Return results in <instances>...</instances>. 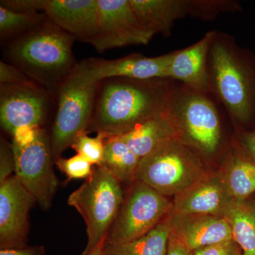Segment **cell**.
Returning a JSON list of instances; mask_svg holds the SVG:
<instances>
[{
	"mask_svg": "<svg viewBox=\"0 0 255 255\" xmlns=\"http://www.w3.org/2000/svg\"><path fill=\"white\" fill-rule=\"evenodd\" d=\"M142 26L154 34L171 35L174 23L189 16V0H129Z\"/></svg>",
	"mask_w": 255,
	"mask_h": 255,
	"instance_id": "obj_18",
	"label": "cell"
},
{
	"mask_svg": "<svg viewBox=\"0 0 255 255\" xmlns=\"http://www.w3.org/2000/svg\"><path fill=\"white\" fill-rule=\"evenodd\" d=\"M45 14L51 22L75 37L90 43L98 27V0H48Z\"/></svg>",
	"mask_w": 255,
	"mask_h": 255,
	"instance_id": "obj_14",
	"label": "cell"
},
{
	"mask_svg": "<svg viewBox=\"0 0 255 255\" xmlns=\"http://www.w3.org/2000/svg\"><path fill=\"white\" fill-rule=\"evenodd\" d=\"M98 27L90 42L98 52L148 44L155 36L137 18L129 0H98Z\"/></svg>",
	"mask_w": 255,
	"mask_h": 255,
	"instance_id": "obj_11",
	"label": "cell"
},
{
	"mask_svg": "<svg viewBox=\"0 0 255 255\" xmlns=\"http://www.w3.org/2000/svg\"><path fill=\"white\" fill-rule=\"evenodd\" d=\"M56 96L38 84H0V124L9 135L24 127L44 128Z\"/></svg>",
	"mask_w": 255,
	"mask_h": 255,
	"instance_id": "obj_10",
	"label": "cell"
},
{
	"mask_svg": "<svg viewBox=\"0 0 255 255\" xmlns=\"http://www.w3.org/2000/svg\"><path fill=\"white\" fill-rule=\"evenodd\" d=\"M222 216L229 223L233 241L243 255H255V201L233 199Z\"/></svg>",
	"mask_w": 255,
	"mask_h": 255,
	"instance_id": "obj_21",
	"label": "cell"
},
{
	"mask_svg": "<svg viewBox=\"0 0 255 255\" xmlns=\"http://www.w3.org/2000/svg\"><path fill=\"white\" fill-rule=\"evenodd\" d=\"M233 146L255 162V131L236 132Z\"/></svg>",
	"mask_w": 255,
	"mask_h": 255,
	"instance_id": "obj_32",
	"label": "cell"
},
{
	"mask_svg": "<svg viewBox=\"0 0 255 255\" xmlns=\"http://www.w3.org/2000/svg\"><path fill=\"white\" fill-rule=\"evenodd\" d=\"M48 0H1L0 7L19 13L44 12Z\"/></svg>",
	"mask_w": 255,
	"mask_h": 255,
	"instance_id": "obj_28",
	"label": "cell"
},
{
	"mask_svg": "<svg viewBox=\"0 0 255 255\" xmlns=\"http://www.w3.org/2000/svg\"><path fill=\"white\" fill-rule=\"evenodd\" d=\"M233 199L221 176L206 174L191 187L174 196L172 213L222 216Z\"/></svg>",
	"mask_w": 255,
	"mask_h": 255,
	"instance_id": "obj_15",
	"label": "cell"
},
{
	"mask_svg": "<svg viewBox=\"0 0 255 255\" xmlns=\"http://www.w3.org/2000/svg\"><path fill=\"white\" fill-rule=\"evenodd\" d=\"M173 211V204L147 184L135 181L124 199L106 239V245H119L141 237Z\"/></svg>",
	"mask_w": 255,
	"mask_h": 255,
	"instance_id": "obj_9",
	"label": "cell"
},
{
	"mask_svg": "<svg viewBox=\"0 0 255 255\" xmlns=\"http://www.w3.org/2000/svg\"><path fill=\"white\" fill-rule=\"evenodd\" d=\"M172 213L141 237L122 244L105 243V255H166L172 232Z\"/></svg>",
	"mask_w": 255,
	"mask_h": 255,
	"instance_id": "obj_22",
	"label": "cell"
},
{
	"mask_svg": "<svg viewBox=\"0 0 255 255\" xmlns=\"http://www.w3.org/2000/svg\"><path fill=\"white\" fill-rule=\"evenodd\" d=\"M208 66L211 92L227 110L236 132L255 131V53L232 35L214 30Z\"/></svg>",
	"mask_w": 255,
	"mask_h": 255,
	"instance_id": "obj_2",
	"label": "cell"
},
{
	"mask_svg": "<svg viewBox=\"0 0 255 255\" xmlns=\"http://www.w3.org/2000/svg\"><path fill=\"white\" fill-rule=\"evenodd\" d=\"M122 183L102 166H95L90 177L68 199L87 227V243L82 255H89L106 241L124 201Z\"/></svg>",
	"mask_w": 255,
	"mask_h": 255,
	"instance_id": "obj_6",
	"label": "cell"
},
{
	"mask_svg": "<svg viewBox=\"0 0 255 255\" xmlns=\"http://www.w3.org/2000/svg\"><path fill=\"white\" fill-rule=\"evenodd\" d=\"M36 201L11 175L0 183V248L14 249L26 247L30 210Z\"/></svg>",
	"mask_w": 255,
	"mask_h": 255,
	"instance_id": "obj_12",
	"label": "cell"
},
{
	"mask_svg": "<svg viewBox=\"0 0 255 255\" xmlns=\"http://www.w3.org/2000/svg\"><path fill=\"white\" fill-rule=\"evenodd\" d=\"M169 112L179 139L204 158L222 152L226 124L233 122L212 92L199 91L172 80Z\"/></svg>",
	"mask_w": 255,
	"mask_h": 255,
	"instance_id": "obj_4",
	"label": "cell"
},
{
	"mask_svg": "<svg viewBox=\"0 0 255 255\" xmlns=\"http://www.w3.org/2000/svg\"><path fill=\"white\" fill-rule=\"evenodd\" d=\"M0 255H45V249L43 246H26L22 248L1 250Z\"/></svg>",
	"mask_w": 255,
	"mask_h": 255,
	"instance_id": "obj_34",
	"label": "cell"
},
{
	"mask_svg": "<svg viewBox=\"0 0 255 255\" xmlns=\"http://www.w3.org/2000/svg\"><path fill=\"white\" fill-rule=\"evenodd\" d=\"M15 169L14 152L12 144H9L5 139L1 138L0 145V183L4 182Z\"/></svg>",
	"mask_w": 255,
	"mask_h": 255,
	"instance_id": "obj_29",
	"label": "cell"
},
{
	"mask_svg": "<svg viewBox=\"0 0 255 255\" xmlns=\"http://www.w3.org/2000/svg\"><path fill=\"white\" fill-rule=\"evenodd\" d=\"M55 165L70 179H87L93 169L92 164L82 155L77 154L68 159L59 157L55 160Z\"/></svg>",
	"mask_w": 255,
	"mask_h": 255,
	"instance_id": "obj_27",
	"label": "cell"
},
{
	"mask_svg": "<svg viewBox=\"0 0 255 255\" xmlns=\"http://www.w3.org/2000/svg\"><path fill=\"white\" fill-rule=\"evenodd\" d=\"M166 255H193V252L184 245V243L174 234L172 230L169 238L168 247H167Z\"/></svg>",
	"mask_w": 255,
	"mask_h": 255,
	"instance_id": "obj_33",
	"label": "cell"
},
{
	"mask_svg": "<svg viewBox=\"0 0 255 255\" xmlns=\"http://www.w3.org/2000/svg\"><path fill=\"white\" fill-rule=\"evenodd\" d=\"M100 83L90 76L85 60L78 63L60 85L50 133L55 160L71 147L80 134L87 132Z\"/></svg>",
	"mask_w": 255,
	"mask_h": 255,
	"instance_id": "obj_5",
	"label": "cell"
},
{
	"mask_svg": "<svg viewBox=\"0 0 255 255\" xmlns=\"http://www.w3.org/2000/svg\"><path fill=\"white\" fill-rule=\"evenodd\" d=\"M172 231L191 251L233 239L229 223L216 215L172 213Z\"/></svg>",
	"mask_w": 255,
	"mask_h": 255,
	"instance_id": "obj_17",
	"label": "cell"
},
{
	"mask_svg": "<svg viewBox=\"0 0 255 255\" xmlns=\"http://www.w3.org/2000/svg\"><path fill=\"white\" fill-rule=\"evenodd\" d=\"M106 241H102V243L97 246V248L94 250L89 255H105V247Z\"/></svg>",
	"mask_w": 255,
	"mask_h": 255,
	"instance_id": "obj_35",
	"label": "cell"
},
{
	"mask_svg": "<svg viewBox=\"0 0 255 255\" xmlns=\"http://www.w3.org/2000/svg\"><path fill=\"white\" fill-rule=\"evenodd\" d=\"M221 173L235 200H246L255 194V162L233 145L223 159Z\"/></svg>",
	"mask_w": 255,
	"mask_h": 255,
	"instance_id": "obj_20",
	"label": "cell"
},
{
	"mask_svg": "<svg viewBox=\"0 0 255 255\" xmlns=\"http://www.w3.org/2000/svg\"><path fill=\"white\" fill-rule=\"evenodd\" d=\"M105 135L97 134L96 137H90L87 132H82L77 137L71 147L77 153L85 157L92 164L100 166L105 154Z\"/></svg>",
	"mask_w": 255,
	"mask_h": 255,
	"instance_id": "obj_26",
	"label": "cell"
},
{
	"mask_svg": "<svg viewBox=\"0 0 255 255\" xmlns=\"http://www.w3.org/2000/svg\"><path fill=\"white\" fill-rule=\"evenodd\" d=\"M12 149L14 175L42 209H49L58 187L50 134L45 128H38L31 142L18 144L13 140Z\"/></svg>",
	"mask_w": 255,
	"mask_h": 255,
	"instance_id": "obj_8",
	"label": "cell"
},
{
	"mask_svg": "<svg viewBox=\"0 0 255 255\" xmlns=\"http://www.w3.org/2000/svg\"><path fill=\"white\" fill-rule=\"evenodd\" d=\"M174 51L157 57L132 53L115 60L90 58L86 60L90 76L97 81L112 78L136 80L168 78L167 71Z\"/></svg>",
	"mask_w": 255,
	"mask_h": 255,
	"instance_id": "obj_13",
	"label": "cell"
},
{
	"mask_svg": "<svg viewBox=\"0 0 255 255\" xmlns=\"http://www.w3.org/2000/svg\"><path fill=\"white\" fill-rule=\"evenodd\" d=\"M214 30L191 46L174 51L167 78L199 91L211 92L208 58Z\"/></svg>",
	"mask_w": 255,
	"mask_h": 255,
	"instance_id": "obj_16",
	"label": "cell"
},
{
	"mask_svg": "<svg viewBox=\"0 0 255 255\" xmlns=\"http://www.w3.org/2000/svg\"><path fill=\"white\" fill-rule=\"evenodd\" d=\"M243 9L236 0H189V16L202 21H213L219 14Z\"/></svg>",
	"mask_w": 255,
	"mask_h": 255,
	"instance_id": "obj_25",
	"label": "cell"
},
{
	"mask_svg": "<svg viewBox=\"0 0 255 255\" xmlns=\"http://www.w3.org/2000/svg\"><path fill=\"white\" fill-rule=\"evenodd\" d=\"M140 159L169 140L179 138L177 126L169 112L149 119L130 131L117 136Z\"/></svg>",
	"mask_w": 255,
	"mask_h": 255,
	"instance_id": "obj_19",
	"label": "cell"
},
{
	"mask_svg": "<svg viewBox=\"0 0 255 255\" xmlns=\"http://www.w3.org/2000/svg\"><path fill=\"white\" fill-rule=\"evenodd\" d=\"M193 255H243L240 247L233 240L204 247L193 251Z\"/></svg>",
	"mask_w": 255,
	"mask_h": 255,
	"instance_id": "obj_31",
	"label": "cell"
},
{
	"mask_svg": "<svg viewBox=\"0 0 255 255\" xmlns=\"http://www.w3.org/2000/svg\"><path fill=\"white\" fill-rule=\"evenodd\" d=\"M140 159L119 137L106 139L105 154L100 166L110 171L121 183L135 182Z\"/></svg>",
	"mask_w": 255,
	"mask_h": 255,
	"instance_id": "obj_23",
	"label": "cell"
},
{
	"mask_svg": "<svg viewBox=\"0 0 255 255\" xmlns=\"http://www.w3.org/2000/svg\"><path fill=\"white\" fill-rule=\"evenodd\" d=\"M204 159L180 139H172L140 159L135 181L175 196L206 175Z\"/></svg>",
	"mask_w": 255,
	"mask_h": 255,
	"instance_id": "obj_7",
	"label": "cell"
},
{
	"mask_svg": "<svg viewBox=\"0 0 255 255\" xmlns=\"http://www.w3.org/2000/svg\"><path fill=\"white\" fill-rule=\"evenodd\" d=\"M172 80L112 78L100 81L87 132L120 136L149 119L167 113Z\"/></svg>",
	"mask_w": 255,
	"mask_h": 255,
	"instance_id": "obj_1",
	"label": "cell"
},
{
	"mask_svg": "<svg viewBox=\"0 0 255 255\" xmlns=\"http://www.w3.org/2000/svg\"><path fill=\"white\" fill-rule=\"evenodd\" d=\"M75 40L48 18L5 43L3 55L30 80L57 96L60 85L78 64L73 53Z\"/></svg>",
	"mask_w": 255,
	"mask_h": 255,
	"instance_id": "obj_3",
	"label": "cell"
},
{
	"mask_svg": "<svg viewBox=\"0 0 255 255\" xmlns=\"http://www.w3.org/2000/svg\"><path fill=\"white\" fill-rule=\"evenodd\" d=\"M33 82L21 69L12 64L0 61V84H24Z\"/></svg>",
	"mask_w": 255,
	"mask_h": 255,
	"instance_id": "obj_30",
	"label": "cell"
},
{
	"mask_svg": "<svg viewBox=\"0 0 255 255\" xmlns=\"http://www.w3.org/2000/svg\"><path fill=\"white\" fill-rule=\"evenodd\" d=\"M48 19L45 12L19 13L0 7V39L1 43L22 36Z\"/></svg>",
	"mask_w": 255,
	"mask_h": 255,
	"instance_id": "obj_24",
	"label": "cell"
}]
</instances>
